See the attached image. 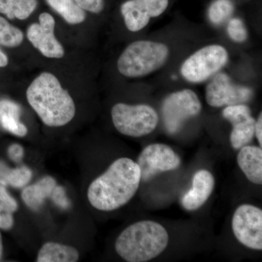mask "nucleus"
<instances>
[{
  "mask_svg": "<svg viewBox=\"0 0 262 262\" xmlns=\"http://www.w3.org/2000/svg\"><path fill=\"white\" fill-rule=\"evenodd\" d=\"M141 181L137 163L130 158H119L91 182L88 189V200L98 211H115L134 198Z\"/></svg>",
  "mask_w": 262,
  "mask_h": 262,
  "instance_id": "nucleus-1",
  "label": "nucleus"
},
{
  "mask_svg": "<svg viewBox=\"0 0 262 262\" xmlns=\"http://www.w3.org/2000/svg\"><path fill=\"white\" fill-rule=\"evenodd\" d=\"M27 99L48 127L64 126L75 117L73 98L51 72H42L32 81L27 90Z\"/></svg>",
  "mask_w": 262,
  "mask_h": 262,
  "instance_id": "nucleus-2",
  "label": "nucleus"
},
{
  "mask_svg": "<svg viewBox=\"0 0 262 262\" xmlns=\"http://www.w3.org/2000/svg\"><path fill=\"white\" fill-rule=\"evenodd\" d=\"M168 232L163 225L145 220L124 229L115 241L117 254L128 262H146L158 257L166 249Z\"/></svg>",
  "mask_w": 262,
  "mask_h": 262,
  "instance_id": "nucleus-3",
  "label": "nucleus"
},
{
  "mask_svg": "<svg viewBox=\"0 0 262 262\" xmlns=\"http://www.w3.org/2000/svg\"><path fill=\"white\" fill-rule=\"evenodd\" d=\"M168 54V48L163 43L136 41L122 52L117 61V69L125 77H143L163 66Z\"/></svg>",
  "mask_w": 262,
  "mask_h": 262,
  "instance_id": "nucleus-4",
  "label": "nucleus"
},
{
  "mask_svg": "<svg viewBox=\"0 0 262 262\" xmlns=\"http://www.w3.org/2000/svg\"><path fill=\"white\" fill-rule=\"evenodd\" d=\"M112 120L119 133L130 137H141L155 130L159 117L149 105L116 103L112 108Z\"/></svg>",
  "mask_w": 262,
  "mask_h": 262,
  "instance_id": "nucleus-5",
  "label": "nucleus"
},
{
  "mask_svg": "<svg viewBox=\"0 0 262 262\" xmlns=\"http://www.w3.org/2000/svg\"><path fill=\"white\" fill-rule=\"evenodd\" d=\"M228 61L225 48L218 45L206 46L195 52L184 62L181 72L193 83L203 82L215 75Z\"/></svg>",
  "mask_w": 262,
  "mask_h": 262,
  "instance_id": "nucleus-6",
  "label": "nucleus"
},
{
  "mask_svg": "<svg viewBox=\"0 0 262 262\" xmlns=\"http://www.w3.org/2000/svg\"><path fill=\"white\" fill-rule=\"evenodd\" d=\"M201 108L199 98L191 90H182L169 95L162 105V115L167 132L170 134L178 133L184 122L199 115Z\"/></svg>",
  "mask_w": 262,
  "mask_h": 262,
  "instance_id": "nucleus-7",
  "label": "nucleus"
},
{
  "mask_svg": "<svg viewBox=\"0 0 262 262\" xmlns=\"http://www.w3.org/2000/svg\"><path fill=\"white\" fill-rule=\"evenodd\" d=\"M232 228L237 241L251 249L262 250V211L252 205L244 204L234 211Z\"/></svg>",
  "mask_w": 262,
  "mask_h": 262,
  "instance_id": "nucleus-8",
  "label": "nucleus"
},
{
  "mask_svg": "<svg viewBox=\"0 0 262 262\" xmlns=\"http://www.w3.org/2000/svg\"><path fill=\"white\" fill-rule=\"evenodd\" d=\"M141 179L148 182L158 174L178 168L181 159L173 149L163 144H153L146 146L138 158Z\"/></svg>",
  "mask_w": 262,
  "mask_h": 262,
  "instance_id": "nucleus-9",
  "label": "nucleus"
},
{
  "mask_svg": "<svg viewBox=\"0 0 262 262\" xmlns=\"http://www.w3.org/2000/svg\"><path fill=\"white\" fill-rule=\"evenodd\" d=\"M253 97L252 90L232 83L225 73L215 74L206 91L207 102L213 107L243 104Z\"/></svg>",
  "mask_w": 262,
  "mask_h": 262,
  "instance_id": "nucleus-10",
  "label": "nucleus"
},
{
  "mask_svg": "<svg viewBox=\"0 0 262 262\" xmlns=\"http://www.w3.org/2000/svg\"><path fill=\"white\" fill-rule=\"evenodd\" d=\"M56 20L50 13H41L39 23L29 25L27 31V37L33 47L41 54L48 58H59L64 56L65 51L61 42L55 35Z\"/></svg>",
  "mask_w": 262,
  "mask_h": 262,
  "instance_id": "nucleus-11",
  "label": "nucleus"
},
{
  "mask_svg": "<svg viewBox=\"0 0 262 262\" xmlns=\"http://www.w3.org/2000/svg\"><path fill=\"white\" fill-rule=\"evenodd\" d=\"M223 116L232 125L230 134L232 147L239 149L248 145L255 135L256 123L249 107L244 103L227 106L223 110Z\"/></svg>",
  "mask_w": 262,
  "mask_h": 262,
  "instance_id": "nucleus-12",
  "label": "nucleus"
},
{
  "mask_svg": "<svg viewBox=\"0 0 262 262\" xmlns=\"http://www.w3.org/2000/svg\"><path fill=\"white\" fill-rule=\"evenodd\" d=\"M214 177L207 170H200L194 175L192 187L182 198L183 207L187 211H196L208 201L214 189Z\"/></svg>",
  "mask_w": 262,
  "mask_h": 262,
  "instance_id": "nucleus-13",
  "label": "nucleus"
},
{
  "mask_svg": "<svg viewBox=\"0 0 262 262\" xmlns=\"http://www.w3.org/2000/svg\"><path fill=\"white\" fill-rule=\"evenodd\" d=\"M56 185V179L51 176L42 177L34 184L24 187L22 201L32 211H39L46 200L51 198Z\"/></svg>",
  "mask_w": 262,
  "mask_h": 262,
  "instance_id": "nucleus-14",
  "label": "nucleus"
},
{
  "mask_svg": "<svg viewBox=\"0 0 262 262\" xmlns=\"http://www.w3.org/2000/svg\"><path fill=\"white\" fill-rule=\"evenodd\" d=\"M22 110L18 103L9 98L0 99V125L7 132L17 137L28 134V128L20 121Z\"/></svg>",
  "mask_w": 262,
  "mask_h": 262,
  "instance_id": "nucleus-15",
  "label": "nucleus"
},
{
  "mask_svg": "<svg viewBox=\"0 0 262 262\" xmlns=\"http://www.w3.org/2000/svg\"><path fill=\"white\" fill-rule=\"evenodd\" d=\"M239 168L251 183H262V149L255 146H244L237 158Z\"/></svg>",
  "mask_w": 262,
  "mask_h": 262,
  "instance_id": "nucleus-16",
  "label": "nucleus"
},
{
  "mask_svg": "<svg viewBox=\"0 0 262 262\" xmlns=\"http://www.w3.org/2000/svg\"><path fill=\"white\" fill-rule=\"evenodd\" d=\"M80 258L77 248L56 242L43 244L38 252L37 262H76Z\"/></svg>",
  "mask_w": 262,
  "mask_h": 262,
  "instance_id": "nucleus-17",
  "label": "nucleus"
},
{
  "mask_svg": "<svg viewBox=\"0 0 262 262\" xmlns=\"http://www.w3.org/2000/svg\"><path fill=\"white\" fill-rule=\"evenodd\" d=\"M33 172L28 166L22 165L10 168L3 160H0V184L5 187L21 189L28 185L32 180Z\"/></svg>",
  "mask_w": 262,
  "mask_h": 262,
  "instance_id": "nucleus-18",
  "label": "nucleus"
},
{
  "mask_svg": "<svg viewBox=\"0 0 262 262\" xmlns=\"http://www.w3.org/2000/svg\"><path fill=\"white\" fill-rule=\"evenodd\" d=\"M38 0H0V15L9 20H26L35 11Z\"/></svg>",
  "mask_w": 262,
  "mask_h": 262,
  "instance_id": "nucleus-19",
  "label": "nucleus"
},
{
  "mask_svg": "<svg viewBox=\"0 0 262 262\" xmlns=\"http://www.w3.org/2000/svg\"><path fill=\"white\" fill-rule=\"evenodd\" d=\"M121 13L127 29L133 32L144 29L151 18L135 0L125 2L121 6Z\"/></svg>",
  "mask_w": 262,
  "mask_h": 262,
  "instance_id": "nucleus-20",
  "label": "nucleus"
},
{
  "mask_svg": "<svg viewBox=\"0 0 262 262\" xmlns=\"http://www.w3.org/2000/svg\"><path fill=\"white\" fill-rule=\"evenodd\" d=\"M46 2L67 24L77 25L85 20L86 12L76 3L75 0H46Z\"/></svg>",
  "mask_w": 262,
  "mask_h": 262,
  "instance_id": "nucleus-21",
  "label": "nucleus"
},
{
  "mask_svg": "<svg viewBox=\"0 0 262 262\" xmlns=\"http://www.w3.org/2000/svg\"><path fill=\"white\" fill-rule=\"evenodd\" d=\"M18 203L0 184V229L8 231L14 226V213L18 211Z\"/></svg>",
  "mask_w": 262,
  "mask_h": 262,
  "instance_id": "nucleus-22",
  "label": "nucleus"
},
{
  "mask_svg": "<svg viewBox=\"0 0 262 262\" xmlns=\"http://www.w3.org/2000/svg\"><path fill=\"white\" fill-rule=\"evenodd\" d=\"M24 34L21 29L10 23V20L0 15V47L18 48L24 42Z\"/></svg>",
  "mask_w": 262,
  "mask_h": 262,
  "instance_id": "nucleus-23",
  "label": "nucleus"
},
{
  "mask_svg": "<svg viewBox=\"0 0 262 262\" xmlns=\"http://www.w3.org/2000/svg\"><path fill=\"white\" fill-rule=\"evenodd\" d=\"M234 5L230 0H215L210 7L208 16L212 23L221 24L233 13Z\"/></svg>",
  "mask_w": 262,
  "mask_h": 262,
  "instance_id": "nucleus-24",
  "label": "nucleus"
},
{
  "mask_svg": "<svg viewBox=\"0 0 262 262\" xmlns=\"http://www.w3.org/2000/svg\"><path fill=\"white\" fill-rule=\"evenodd\" d=\"M150 17H158L163 13L168 6V0H135Z\"/></svg>",
  "mask_w": 262,
  "mask_h": 262,
  "instance_id": "nucleus-25",
  "label": "nucleus"
},
{
  "mask_svg": "<svg viewBox=\"0 0 262 262\" xmlns=\"http://www.w3.org/2000/svg\"><path fill=\"white\" fill-rule=\"evenodd\" d=\"M227 32L229 37L234 42H243L247 39V30L241 19L232 18L229 20L227 26Z\"/></svg>",
  "mask_w": 262,
  "mask_h": 262,
  "instance_id": "nucleus-26",
  "label": "nucleus"
},
{
  "mask_svg": "<svg viewBox=\"0 0 262 262\" xmlns=\"http://www.w3.org/2000/svg\"><path fill=\"white\" fill-rule=\"evenodd\" d=\"M51 201L58 208L67 210L71 207V202L67 196L65 188L61 185H57L51 196Z\"/></svg>",
  "mask_w": 262,
  "mask_h": 262,
  "instance_id": "nucleus-27",
  "label": "nucleus"
},
{
  "mask_svg": "<svg viewBox=\"0 0 262 262\" xmlns=\"http://www.w3.org/2000/svg\"><path fill=\"white\" fill-rule=\"evenodd\" d=\"M84 11L98 14L104 9V0H75Z\"/></svg>",
  "mask_w": 262,
  "mask_h": 262,
  "instance_id": "nucleus-28",
  "label": "nucleus"
},
{
  "mask_svg": "<svg viewBox=\"0 0 262 262\" xmlns=\"http://www.w3.org/2000/svg\"><path fill=\"white\" fill-rule=\"evenodd\" d=\"M8 155L10 160L15 163H20L23 160L24 156V147L19 144H12L8 147Z\"/></svg>",
  "mask_w": 262,
  "mask_h": 262,
  "instance_id": "nucleus-29",
  "label": "nucleus"
},
{
  "mask_svg": "<svg viewBox=\"0 0 262 262\" xmlns=\"http://www.w3.org/2000/svg\"><path fill=\"white\" fill-rule=\"evenodd\" d=\"M255 135L257 138L258 144H259L260 147L261 148L262 146V115L260 114L258 120H256L255 123Z\"/></svg>",
  "mask_w": 262,
  "mask_h": 262,
  "instance_id": "nucleus-30",
  "label": "nucleus"
},
{
  "mask_svg": "<svg viewBox=\"0 0 262 262\" xmlns=\"http://www.w3.org/2000/svg\"><path fill=\"white\" fill-rule=\"evenodd\" d=\"M10 64V58L3 48L0 47V70H5Z\"/></svg>",
  "mask_w": 262,
  "mask_h": 262,
  "instance_id": "nucleus-31",
  "label": "nucleus"
},
{
  "mask_svg": "<svg viewBox=\"0 0 262 262\" xmlns=\"http://www.w3.org/2000/svg\"><path fill=\"white\" fill-rule=\"evenodd\" d=\"M3 254V241L2 237L1 232H0V260L2 259Z\"/></svg>",
  "mask_w": 262,
  "mask_h": 262,
  "instance_id": "nucleus-32",
  "label": "nucleus"
}]
</instances>
